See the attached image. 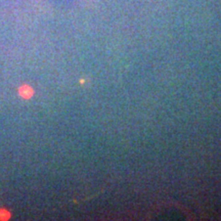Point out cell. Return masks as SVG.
I'll use <instances>...</instances> for the list:
<instances>
[{"mask_svg": "<svg viewBox=\"0 0 221 221\" xmlns=\"http://www.w3.org/2000/svg\"><path fill=\"white\" fill-rule=\"evenodd\" d=\"M18 92H20V95L23 98H30L32 95H33V89L28 85L22 86L20 88V90H18Z\"/></svg>", "mask_w": 221, "mask_h": 221, "instance_id": "6da1fadb", "label": "cell"}, {"mask_svg": "<svg viewBox=\"0 0 221 221\" xmlns=\"http://www.w3.org/2000/svg\"><path fill=\"white\" fill-rule=\"evenodd\" d=\"M10 217V214L7 210L5 209H1L0 210V220H7Z\"/></svg>", "mask_w": 221, "mask_h": 221, "instance_id": "7a4b0ae2", "label": "cell"}]
</instances>
